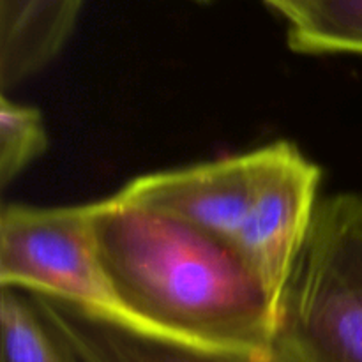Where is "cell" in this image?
<instances>
[{"label": "cell", "instance_id": "obj_1", "mask_svg": "<svg viewBox=\"0 0 362 362\" xmlns=\"http://www.w3.org/2000/svg\"><path fill=\"white\" fill-rule=\"evenodd\" d=\"M94 232L129 329L219 352L276 349L278 306L233 243L117 194L94 202Z\"/></svg>", "mask_w": 362, "mask_h": 362}, {"label": "cell", "instance_id": "obj_2", "mask_svg": "<svg viewBox=\"0 0 362 362\" xmlns=\"http://www.w3.org/2000/svg\"><path fill=\"white\" fill-rule=\"evenodd\" d=\"M293 362H362V193L320 200L278 308Z\"/></svg>", "mask_w": 362, "mask_h": 362}, {"label": "cell", "instance_id": "obj_3", "mask_svg": "<svg viewBox=\"0 0 362 362\" xmlns=\"http://www.w3.org/2000/svg\"><path fill=\"white\" fill-rule=\"evenodd\" d=\"M0 285L129 327L99 257L94 202L64 207L4 205Z\"/></svg>", "mask_w": 362, "mask_h": 362}, {"label": "cell", "instance_id": "obj_4", "mask_svg": "<svg viewBox=\"0 0 362 362\" xmlns=\"http://www.w3.org/2000/svg\"><path fill=\"white\" fill-rule=\"evenodd\" d=\"M322 170L292 141H274L233 246L279 308L293 264L311 230Z\"/></svg>", "mask_w": 362, "mask_h": 362}, {"label": "cell", "instance_id": "obj_5", "mask_svg": "<svg viewBox=\"0 0 362 362\" xmlns=\"http://www.w3.org/2000/svg\"><path fill=\"white\" fill-rule=\"evenodd\" d=\"M272 144L237 156L141 175L117 197L233 243L271 159Z\"/></svg>", "mask_w": 362, "mask_h": 362}, {"label": "cell", "instance_id": "obj_6", "mask_svg": "<svg viewBox=\"0 0 362 362\" xmlns=\"http://www.w3.org/2000/svg\"><path fill=\"white\" fill-rule=\"evenodd\" d=\"M42 313L83 362H293L279 349L264 356L180 345L34 296Z\"/></svg>", "mask_w": 362, "mask_h": 362}, {"label": "cell", "instance_id": "obj_7", "mask_svg": "<svg viewBox=\"0 0 362 362\" xmlns=\"http://www.w3.org/2000/svg\"><path fill=\"white\" fill-rule=\"evenodd\" d=\"M85 0H0V87H18L53 62Z\"/></svg>", "mask_w": 362, "mask_h": 362}, {"label": "cell", "instance_id": "obj_8", "mask_svg": "<svg viewBox=\"0 0 362 362\" xmlns=\"http://www.w3.org/2000/svg\"><path fill=\"white\" fill-rule=\"evenodd\" d=\"M0 362H83L32 293L2 288Z\"/></svg>", "mask_w": 362, "mask_h": 362}, {"label": "cell", "instance_id": "obj_9", "mask_svg": "<svg viewBox=\"0 0 362 362\" xmlns=\"http://www.w3.org/2000/svg\"><path fill=\"white\" fill-rule=\"evenodd\" d=\"M288 45L303 55L362 57V0H313L288 25Z\"/></svg>", "mask_w": 362, "mask_h": 362}, {"label": "cell", "instance_id": "obj_10", "mask_svg": "<svg viewBox=\"0 0 362 362\" xmlns=\"http://www.w3.org/2000/svg\"><path fill=\"white\" fill-rule=\"evenodd\" d=\"M48 147L45 120L34 106L0 99V186L7 187Z\"/></svg>", "mask_w": 362, "mask_h": 362}, {"label": "cell", "instance_id": "obj_11", "mask_svg": "<svg viewBox=\"0 0 362 362\" xmlns=\"http://www.w3.org/2000/svg\"><path fill=\"white\" fill-rule=\"evenodd\" d=\"M262 2L271 7L272 11H276L279 16L285 18L286 23L290 25L306 13L313 0H262Z\"/></svg>", "mask_w": 362, "mask_h": 362}]
</instances>
